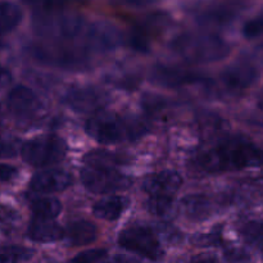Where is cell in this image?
Instances as JSON below:
<instances>
[{"label":"cell","mask_w":263,"mask_h":263,"mask_svg":"<svg viewBox=\"0 0 263 263\" xmlns=\"http://www.w3.org/2000/svg\"><path fill=\"white\" fill-rule=\"evenodd\" d=\"M195 164L205 172H231L263 164V151L253 143L240 139L220 141L200 152Z\"/></svg>","instance_id":"cell-1"},{"label":"cell","mask_w":263,"mask_h":263,"mask_svg":"<svg viewBox=\"0 0 263 263\" xmlns=\"http://www.w3.org/2000/svg\"><path fill=\"white\" fill-rule=\"evenodd\" d=\"M87 135L102 144L134 141L148 134L149 127L143 120L117 113H98L85 126Z\"/></svg>","instance_id":"cell-2"},{"label":"cell","mask_w":263,"mask_h":263,"mask_svg":"<svg viewBox=\"0 0 263 263\" xmlns=\"http://www.w3.org/2000/svg\"><path fill=\"white\" fill-rule=\"evenodd\" d=\"M170 49L185 62L194 64L222 61L230 54V45L212 33H181L171 41Z\"/></svg>","instance_id":"cell-3"},{"label":"cell","mask_w":263,"mask_h":263,"mask_svg":"<svg viewBox=\"0 0 263 263\" xmlns=\"http://www.w3.org/2000/svg\"><path fill=\"white\" fill-rule=\"evenodd\" d=\"M86 27L84 17L76 13L61 10L33 12V32L53 41H67L77 37Z\"/></svg>","instance_id":"cell-4"},{"label":"cell","mask_w":263,"mask_h":263,"mask_svg":"<svg viewBox=\"0 0 263 263\" xmlns=\"http://www.w3.org/2000/svg\"><path fill=\"white\" fill-rule=\"evenodd\" d=\"M28 54L44 66L66 71H84L90 67V57L86 49L53 41L50 44H33L28 48Z\"/></svg>","instance_id":"cell-5"},{"label":"cell","mask_w":263,"mask_h":263,"mask_svg":"<svg viewBox=\"0 0 263 263\" xmlns=\"http://www.w3.org/2000/svg\"><path fill=\"white\" fill-rule=\"evenodd\" d=\"M67 144L57 135H44L26 141L21 148V156L26 163L33 167H45L63 161Z\"/></svg>","instance_id":"cell-6"},{"label":"cell","mask_w":263,"mask_h":263,"mask_svg":"<svg viewBox=\"0 0 263 263\" xmlns=\"http://www.w3.org/2000/svg\"><path fill=\"white\" fill-rule=\"evenodd\" d=\"M80 177L89 192L94 194H112L127 190L133 185V180L115 168L86 166L80 172Z\"/></svg>","instance_id":"cell-7"},{"label":"cell","mask_w":263,"mask_h":263,"mask_svg":"<svg viewBox=\"0 0 263 263\" xmlns=\"http://www.w3.org/2000/svg\"><path fill=\"white\" fill-rule=\"evenodd\" d=\"M118 244L126 251L134 252L151 261H159L164 252L153 230L145 226H131L118 235Z\"/></svg>","instance_id":"cell-8"},{"label":"cell","mask_w":263,"mask_h":263,"mask_svg":"<svg viewBox=\"0 0 263 263\" xmlns=\"http://www.w3.org/2000/svg\"><path fill=\"white\" fill-rule=\"evenodd\" d=\"M7 107L10 115L22 122H31L45 113L40 98L26 86H15L7 97Z\"/></svg>","instance_id":"cell-9"},{"label":"cell","mask_w":263,"mask_h":263,"mask_svg":"<svg viewBox=\"0 0 263 263\" xmlns=\"http://www.w3.org/2000/svg\"><path fill=\"white\" fill-rule=\"evenodd\" d=\"M62 102L74 112L91 113L107 107L110 102V97L100 87L76 86L67 90Z\"/></svg>","instance_id":"cell-10"},{"label":"cell","mask_w":263,"mask_h":263,"mask_svg":"<svg viewBox=\"0 0 263 263\" xmlns=\"http://www.w3.org/2000/svg\"><path fill=\"white\" fill-rule=\"evenodd\" d=\"M151 81L164 89H181L186 86H207L210 79L200 73L175 68V67L157 66L152 68Z\"/></svg>","instance_id":"cell-11"},{"label":"cell","mask_w":263,"mask_h":263,"mask_svg":"<svg viewBox=\"0 0 263 263\" xmlns=\"http://www.w3.org/2000/svg\"><path fill=\"white\" fill-rule=\"evenodd\" d=\"M87 49L97 53H107L115 50L122 44V33L116 26L108 22L92 23L86 30Z\"/></svg>","instance_id":"cell-12"},{"label":"cell","mask_w":263,"mask_h":263,"mask_svg":"<svg viewBox=\"0 0 263 263\" xmlns=\"http://www.w3.org/2000/svg\"><path fill=\"white\" fill-rule=\"evenodd\" d=\"M258 79V71L248 62H236L226 67L221 73V81L228 89L246 90L251 87Z\"/></svg>","instance_id":"cell-13"},{"label":"cell","mask_w":263,"mask_h":263,"mask_svg":"<svg viewBox=\"0 0 263 263\" xmlns=\"http://www.w3.org/2000/svg\"><path fill=\"white\" fill-rule=\"evenodd\" d=\"M182 177L175 171H161L151 175L143 182L149 197H174L182 185Z\"/></svg>","instance_id":"cell-14"},{"label":"cell","mask_w":263,"mask_h":263,"mask_svg":"<svg viewBox=\"0 0 263 263\" xmlns=\"http://www.w3.org/2000/svg\"><path fill=\"white\" fill-rule=\"evenodd\" d=\"M73 182L71 175L63 170H49L33 175L30 181L31 190L36 193H58L68 189Z\"/></svg>","instance_id":"cell-15"},{"label":"cell","mask_w":263,"mask_h":263,"mask_svg":"<svg viewBox=\"0 0 263 263\" xmlns=\"http://www.w3.org/2000/svg\"><path fill=\"white\" fill-rule=\"evenodd\" d=\"M27 235L31 240L37 243H54L64 238V229L49 218L32 217Z\"/></svg>","instance_id":"cell-16"},{"label":"cell","mask_w":263,"mask_h":263,"mask_svg":"<svg viewBox=\"0 0 263 263\" xmlns=\"http://www.w3.org/2000/svg\"><path fill=\"white\" fill-rule=\"evenodd\" d=\"M98 235V230L94 223L86 220L72 221L64 229V240L68 246L81 247L91 244L95 241Z\"/></svg>","instance_id":"cell-17"},{"label":"cell","mask_w":263,"mask_h":263,"mask_svg":"<svg viewBox=\"0 0 263 263\" xmlns=\"http://www.w3.org/2000/svg\"><path fill=\"white\" fill-rule=\"evenodd\" d=\"M182 212L192 221L208 220L215 212V204L204 195H187L181 200Z\"/></svg>","instance_id":"cell-18"},{"label":"cell","mask_w":263,"mask_h":263,"mask_svg":"<svg viewBox=\"0 0 263 263\" xmlns=\"http://www.w3.org/2000/svg\"><path fill=\"white\" fill-rule=\"evenodd\" d=\"M238 17V9L231 5H215L203 10L197 17L202 26L208 27H225Z\"/></svg>","instance_id":"cell-19"},{"label":"cell","mask_w":263,"mask_h":263,"mask_svg":"<svg viewBox=\"0 0 263 263\" xmlns=\"http://www.w3.org/2000/svg\"><path fill=\"white\" fill-rule=\"evenodd\" d=\"M130 205V199L122 195H112L99 200L92 207V212L98 218L107 221H115L123 215Z\"/></svg>","instance_id":"cell-20"},{"label":"cell","mask_w":263,"mask_h":263,"mask_svg":"<svg viewBox=\"0 0 263 263\" xmlns=\"http://www.w3.org/2000/svg\"><path fill=\"white\" fill-rule=\"evenodd\" d=\"M130 161L131 158L127 154L109 151H92L84 157V162L87 166L102 168H113L116 166L130 163Z\"/></svg>","instance_id":"cell-21"},{"label":"cell","mask_w":263,"mask_h":263,"mask_svg":"<svg viewBox=\"0 0 263 263\" xmlns=\"http://www.w3.org/2000/svg\"><path fill=\"white\" fill-rule=\"evenodd\" d=\"M22 21V10L17 4L0 2V35L14 30Z\"/></svg>","instance_id":"cell-22"},{"label":"cell","mask_w":263,"mask_h":263,"mask_svg":"<svg viewBox=\"0 0 263 263\" xmlns=\"http://www.w3.org/2000/svg\"><path fill=\"white\" fill-rule=\"evenodd\" d=\"M33 217L54 220L62 211V203L55 198H39L31 202Z\"/></svg>","instance_id":"cell-23"},{"label":"cell","mask_w":263,"mask_h":263,"mask_svg":"<svg viewBox=\"0 0 263 263\" xmlns=\"http://www.w3.org/2000/svg\"><path fill=\"white\" fill-rule=\"evenodd\" d=\"M146 210L159 218H171L175 215V204L171 197H149Z\"/></svg>","instance_id":"cell-24"},{"label":"cell","mask_w":263,"mask_h":263,"mask_svg":"<svg viewBox=\"0 0 263 263\" xmlns=\"http://www.w3.org/2000/svg\"><path fill=\"white\" fill-rule=\"evenodd\" d=\"M33 252L28 248L17 246L0 247V263H21L32 257Z\"/></svg>","instance_id":"cell-25"},{"label":"cell","mask_w":263,"mask_h":263,"mask_svg":"<svg viewBox=\"0 0 263 263\" xmlns=\"http://www.w3.org/2000/svg\"><path fill=\"white\" fill-rule=\"evenodd\" d=\"M241 235L252 246L263 251V220L251 221L241 229Z\"/></svg>","instance_id":"cell-26"},{"label":"cell","mask_w":263,"mask_h":263,"mask_svg":"<svg viewBox=\"0 0 263 263\" xmlns=\"http://www.w3.org/2000/svg\"><path fill=\"white\" fill-rule=\"evenodd\" d=\"M30 5L33 12H49V10L66 9V7L73 4L77 0H23Z\"/></svg>","instance_id":"cell-27"},{"label":"cell","mask_w":263,"mask_h":263,"mask_svg":"<svg viewBox=\"0 0 263 263\" xmlns=\"http://www.w3.org/2000/svg\"><path fill=\"white\" fill-rule=\"evenodd\" d=\"M168 104L170 103L167 98L156 94H145L141 99V105L144 107V109L148 113H153V115L163 112V109H166Z\"/></svg>","instance_id":"cell-28"},{"label":"cell","mask_w":263,"mask_h":263,"mask_svg":"<svg viewBox=\"0 0 263 263\" xmlns=\"http://www.w3.org/2000/svg\"><path fill=\"white\" fill-rule=\"evenodd\" d=\"M105 256H107L105 249H90V251L81 252L66 263H98Z\"/></svg>","instance_id":"cell-29"},{"label":"cell","mask_w":263,"mask_h":263,"mask_svg":"<svg viewBox=\"0 0 263 263\" xmlns=\"http://www.w3.org/2000/svg\"><path fill=\"white\" fill-rule=\"evenodd\" d=\"M241 32H243L244 37L249 39V40L263 35V15L247 21L244 23Z\"/></svg>","instance_id":"cell-30"},{"label":"cell","mask_w":263,"mask_h":263,"mask_svg":"<svg viewBox=\"0 0 263 263\" xmlns=\"http://www.w3.org/2000/svg\"><path fill=\"white\" fill-rule=\"evenodd\" d=\"M17 212L8 207H0V228L3 231L12 230L17 225Z\"/></svg>","instance_id":"cell-31"},{"label":"cell","mask_w":263,"mask_h":263,"mask_svg":"<svg viewBox=\"0 0 263 263\" xmlns=\"http://www.w3.org/2000/svg\"><path fill=\"white\" fill-rule=\"evenodd\" d=\"M222 238H221L220 231H215L208 234H200L193 238V243H195L197 246L202 247H211V246H220Z\"/></svg>","instance_id":"cell-32"},{"label":"cell","mask_w":263,"mask_h":263,"mask_svg":"<svg viewBox=\"0 0 263 263\" xmlns=\"http://www.w3.org/2000/svg\"><path fill=\"white\" fill-rule=\"evenodd\" d=\"M18 153V141L14 139H0V158H12Z\"/></svg>","instance_id":"cell-33"},{"label":"cell","mask_w":263,"mask_h":263,"mask_svg":"<svg viewBox=\"0 0 263 263\" xmlns=\"http://www.w3.org/2000/svg\"><path fill=\"white\" fill-rule=\"evenodd\" d=\"M225 257L230 263H244L249 261V254L240 248H230L225 252Z\"/></svg>","instance_id":"cell-34"},{"label":"cell","mask_w":263,"mask_h":263,"mask_svg":"<svg viewBox=\"0 0 263 263\" xmlns=\"http://www.w3.org/2000/svg\"><path fill=\"white\" fill-rule=\"evenodd\" d=\"M18 170L9 164L0 163V182H9L17 176Z\"/></svg>","instance_id":"cell-35"},{"label":"cell","mask_w":263,"mask_h":263,"mask_svg":"<svg viewBox=\"0 0 263 263\" xmlns=\"http://www.w3.org/2000/svg\"><path fill=\"white\" fill-rule=\"evenodd\" d=\"M186 263H220V261L212 253H200L192 257Z\"/></svg>","instance_id":"cell-36"},{"label":"cell","mask_w":263,"mask_h":263,"mask_svg":"<svg viewBox=\"0 0 263 263\" xmlns=\"http://www.w3.org/2000/svg\"><path fill=\"white\" fill-rule=\"evenodd\" d=\"M98 263H140L138 259L133 258V257L125 256V254H116V256L110 257V258L104 259L103 258L102 261Z\"/></svg>","instance_id":"cell-37"},{"label":"cell","mask_w":263,"mask_h":263,"mask_svg":"<svg viewBox=\"0 0 263 263\" xmlns=\"http://www.w3.org/2000/svg\"><path fill=\"white\" fill-rule=\"evenodd\" d=\"M10 80H12V74H10V72L8 71L7 68L0 66V90H2L3 87L7 86V85L10 82Z\"/></svg>","instance_id":"cell-38"},{"label":"cell","mask_w":263,"mask_h":263,"mask_svg":"<svg viewBox=\"0 0 263 263\" xmlns=\"http://www.w3.org/2000/svg\"><path fill=\"white\" fill-rule=\"evenodd\" d=\"M122 2L127 3V4L130 5H134V7H145V5L153 4L157 0H122Z\"/></svg>","instance_id":"cell-39"},{"label":"cell","mask_w":263,"mask_h":263,"mask_svg":"<svg viewBox=\"0 0 263 263\" xmlns=\"http://www.w3.org/2000/svg\"><path fill=\"white\" fill-rule=\"evenodd\" d=\"M257 104H258V107L263 110V89L261 90V92L258 94V97H257Z\"/></svg>","instance_id":"cell-40"},{"label":"cell","mask_w":263,"mask_h":263,"mask_svg":"<svg viewBox=\"0 0 263 263\" xmlns=\"http://www.w3.org/2000/svg\"><path fill=\"white\" fill-rule=\"evenodd\" d=\"M3 126V118H2V116H0V127H2Z\"/></svg>","instance_id":"cell-41"},{"label":"cell","mask_w":263,"mask_h":263,"mask_svg":"<svg viewBox=\"0 0 263 263\" xmlns=\"http://www.w3.org/2000/svg\"><path fill=\"white\" fill-rule=\"evenodd\" d=\"M3 48V43H2V41H0V49H2Z\"/></svg>","instance_id":"cell-42"},{"label":"cell","mask_w":263,"mask_h":263,"mask_svg":"<svg viewBox=\"0 0 263 263\" xmlns=\"http://www.w3.org/2000/svg\"><path fill=\"white\" fill-rule=\"evenodd\" d=\"M261 50L263 51V44H262V45H261Z\"/></svg>","instance_id":"cell-43"},{"label":"cell","mask_w":263,"mask_h":263,"mask_svg":"<svg viewBox=\"0 0 263 263\" xmlns=\"http://www.w3.org/2000/svg\"><path fill=\"white\" fill-rule=\"evenodd\" d=\"M244 263H246V262H244Z\"/></svg>","instance_id":"cell-44"}]
</instances>
